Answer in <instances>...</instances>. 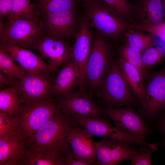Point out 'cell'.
I'll return each mask as SVG.
<instances>
[{
  "instance_id": "obj_33",
  "label": "cell",
  "mask_w": 165,
  "mask_h": 165,
  "mask_svg": "<svg viewBox=\"0 0 165 165\" xmlns=\"http://www.w3.org/2000/svg\"><path fill=\"white\" fill-rule=\"evenodd\" d=\"M132 26L135 30L157 36L165 42V24L149 26L138 25L134 24Z\"/></svg>"
},
{
  "instance_id": "obj_40",
  "label": "cell",
  "mask_w": 165,
  "mask_h": 165,
  "mask_svg": "<svg viewBox=\"0 0 165 165\" xmlns=\"http://www.w3.org/2000/svg\"><path fill=\"white\" fill-rule=\"evenodd\" d=\"M28 0V1H29V2H30V1H31V0Z\"/></svg>"
},
{
  "instance_id": "obj_39",
  "label": "cell",
  "mask_w": 165,
  "mask_h": 165,
  "mask_svg": "<svg viewBox=\"0 0 165 165\" xmlns=\"http://www.w3.org/2000/svg\"><path fill=\"white\" fill-rule=\"evenodd\" d=\"M164 6L165 7V0H164Z\"/></svg>"
},
{
  "instance_id": "obj_37",
  "label": "cell",
  "mask_w": 165,
  "mask_h": 165,
  "mask_svg": "<svg viewBox=\"0 0 165 165\" xmlns=\"http://www.w3.org/2000/svg\"><path fill=\"white\" fill-rule=\"evenodd\" d=\"M17 81L10 80L2 71H0V88L15 87Z\"/></svg>"
},
{
  "instance_id": "obj_12",
  "label": "cell",
  "mask_w": 165,
  "mask_h": 165,
  "mask_svg": "<svg viewBox=\"0 0 165 165\" xmlns=\"http://www.w3.org/2000/svg\"><path fill=\"white\" fill-rule=\"evenodd\" d=\"M83 128L75 126L69 132L62 151L64 156H74L95 164L97 142Z\"/></svg>"
},
{
  "instance_id": "obj_32",
  "label": "cell",
  "mask_w": 165,
  "mask_h": 165,
  "mask_svg": "<svg viewBox=\"0 0 165 165\" xmlns=\"http://www.w3.org/2000/svg\"><path fill=\"white\" fill-rule=\"evenodd\" d=\"M16 122L15 116L0 111V136L15 133Z\"/></svg>"
},
{
  "instance_id": "obj_28",
  "label": "cell",
  "mask_w": 165,
  "mask_h": 165,
  "mask_svg": "<svg viewBox=\"0 0 165 165\" xmlns=\"http://www.w3.org/2000/svg\"><path fill=\"white\" fill-rule=\"evenodd\" d=\"M120 57L137 68L141 72L144 81L148 79L149 74L142 59V53L130 48L126 43L122 48Z\"/></svg>"
},
{
  "instance_id": "obj_35",
  "label": "cell",
  "mask_w": 165,
  "mask_h": 165,
  "mask_svg": "<svg viewBox=\"0 0 165 165\" xmlns=\"http://www.w3.org/2000/svg\"><path fill=\"white\" fill-rule=\"evenodd\" d=\"M159 114H160V116L157 122V127L162 134L163 138L160 141L156 143L158 146H164L165 145V110Z\"/></svg>"
},
{
  "instance_id": "obj_42",
  "label": "cell",
  "mask_w": 165,
  "mask_h": 165,
  "mask_svg": "<svg viewBox=\"0 0 165 165\" xmlns=\"http://www.w3.org/2000/svg\"><path fill=\"white\" fill-rule=\"evenodd\" d=\"M164 147H165V145H164Z\"/></svg>"
},
{
  "instance_id": "obj_3",
  "label": "cell",
  "mask_w": 165,
  "mask_h": 165,
  "mask_svg": "<svg viewBox=\"0 0 165 165\" xmlns=\"http://www.w3.org/2000/svg\"><path fill=\"white\" fill-rule=\"evenodd\" d=\"M75 124L72 118L61 110L28 140L27 146L40 147L62 152L68 134Z\"/></svg>"
},
{
  "instance_id": "obj_21",
  "label": "cell",
  "mask_w": 165,
  "mask_h": 165,
  "mask_svg": "<svg viewBox=\"0 0 165 165\" xmlns=\"http://www.w3.org/2000/svg\"><path fill=\"white\" fill-rule=\"evenodd\" d=\"M64 157L61 152L27 146L23 165H64Z\"/></svg>"
},
{
  "instance_id": "obj_13",
  "label": "cell",
  "mask_w": 165,
  "mask_h": 165,
  "mask_svg": "<svg viewBox=\"0 0 165 165\" xmlns=\"http://www.w3.org/2000/svg\"><path fill=\"white\" fill-rule=\"evenodd\" d=\"M54 74L61 66L73 58V47L66 41L43 35L35 48Z\"/></svg>"
},
{
  "instance_id": "obj_8",
  "label": "cell",
  "mask_w": 165,
  "mask_h": 165,
  "mask_svg": "<svg viewBox=\"0 0 165 165\" xmlns=\"http://www.w3.org/2000/svg\"><path fill=\"white\" fill-rule=\"evenodd\" d=\"M110 53L108 46L104 38L94 37L87 63L86 82L91 89L100 85L108 68Z\"/></svg>"
},
{
  "instance_id": "obj_1",
  "label": "cell",
  "mask_w": 165,
  "mask_h": 165,
  "mask_svg": "<svg viewBox=\"0 0 165 165\" xmlns=\"http://www.w3.org/2000/svg\"><path fill=\"white\" fill-rule=\"evenodd\" d=\"M61 110L59 101L53 98L22 104L19 112L15 116L16 135L27 142L41 127Z\"/></svg>"
},
{
  "instance_id": "obj_27",
  "label": "cell",
  "mask_w": 165,
  "mask_h": 165,
  "mask_svg": "<svg viewBox=\"0 0 165 165\" xmlns=\"http://www.w3.org/2000/svg\"><path fill=\"white\" fill-rule=\"evenodd\" d=\"M40 16L33 5L27 0H13L11 13L7 20L29 18Z\"/></svg>"
},
{
  "instance_id": "obj_14",
  "label": "cell",
  "mask_w": 165,
  "mask_h": 165,
  "mask_svg": "<svg viewBox=\"0 0 165 165\" xmlns=\"http://www.w3.org/2000/svg\"><path fill=\"white\" fill-rule=\"evenodd\" d=\"M87 18L80 23L75 36V41L72 46L73 59L79 71L80 78L79 91L85 92L86 66L94 37Z\"/></svg>"
},
{
  "instance_id": "obj_31",
  "label": "cell",
  "mask_w": 165,
  "mask_h": 165,
  "mask_svg": "<svg viewBox=\"0 0 165 165\" xmlns=\"http://www.w3.org/2000/svg\"><path fill=\"white\" fill-rule=\"evenodd\" d=\"M165 56L164 53L158 48L150 47L142 53L143 62L148 69L159 63Z\"/></svg>"
},
{
  "instance_id": "obj_22",
  "label": "cell",
  "mask_w": 165,
  "mask_h": 165,
  "mask_svg": "<svg viewBox=\"0 0 165 165\" xmlns=\"http://www.w3.org/2000/svg\"><path fill=\"white\" fill-rule=\"evenodd\" d=\"M118 63L132 91L141 103L144 94V80L140 71L119 57Z\"/></svg>"
},
{
  "instance_id": "obj_4",
  "label": "cell",
  "mask_w": 165,
  "mask_h": 165,
  "mask_svg": "<svg viewBox=\"0 0 165 165\" xmlns=\"http://www.w3.org/2000/svg\"><path fill=\"white\" fill-rule=\"evenodd\" d=\"M42 35L40 16L7 20L4 22L0 20L1 43L35 50Z\"/></svg>"
},
{
  "instance_id": "obj_25",
  "label": "cell",
  "mask_w": 165,
  "mask_h": 165,
  "mask_svg": "<svg viewBox=\"0 0 165 165\" xmlns=\"http://www.w3.org/2000/svg\"><path fill=\"white\" fill-rule=\"evenodd\" d=\"M0 71L9 79L18 81L26 72L16 62L9 53L0 45Z\"/></svg>"
},
{
  "instance_id": "obj_41",
  "label": "cell",
  "mask_w": 165,
  "mask_h": 165,
  "mask_svg": "<svg viewBox=\"0 0 165 165\" xmlns=\"http://www.w3.org/2000/svg\"><path fill=\"white\" fill-rule=\"evenodd\" d=\"M134 0L135 2V1H137L138 0Z\"/></svg>"
},
{
  "instance_id": "obj_2",
  "label": "cell",
  "mask_w": 165,
  "mask_h": 165,
  "mask_svg": "<svg viewBox=\"0 0 165 165\" xmlns=\"http://www.w3.org/2000/svg\"><path fill=\"white\" fill-rule=\"evenodd\" d=\"M101 84L100 96L108 108L132 106L140 103L130 88L118 62L110 65Z\"/></svg>"
},
{
  "instance_id": "obj_30",
  "label": "cell",
  "mask_w": 165,
  "mask_h": 165,
  "mask_svg": "<svg viewBox=\"0 0 165 165\" xmlns=\"http://www.w3.org/2000/svg\"><path fill=\"white\" fill-rule=\"evenodd\" d=\"M109 6L114 9L129 23L132 18L133 4L129 0H102Z\"/></svg>"
},
{
  "instance_id": "obj_19",
  "label": "cell",
  "mask_w": 165,
  "mask_h": 165,
  "mask_svg": "<svg viewBox=\"0 0 165 165\" xmlns=\"http://www.w3.org/2000/svg\"><path fill=\"white\" fill-rule=\"evenodd\" d=\"M133 4L134 23L143 26L162 23L164 14L162 0H138Z\"/></svg>"
},
{
  "instance_id": "obj_11",
  "label": "cell",
  "mask_w": 165,
  "mask_h": 165,
  "mask_svg": "<svg viewBox=\"0 0 165 165\" xmlns=\"http://www.w3.org/2000/svg\"><path fill=\"white\" fill-rule=\"evenodd\" d=\"M40 17L43 35L66 41L75 37L78 30L75 9L55 12Z\"/></svg>"
},
{
  "instance_id": "obj_9",
  "label": "cell",
  "mask_w": 165,
  "mask_h": 165,
  "mask_svg": "<svg viewBox=\"0 0 165 165\" xmlns=\"http://www.w3.org/2000/svg\"><path fill=\"white\" fill-rule=\"evenodd\" d=\"M101 117H81L73 119L76 124L80 125L93 137L118 140L131 145H152L120 130L107 119Z\"/></svg>"
},
{
  "instance_id": "obj_17",
  "label": "cell",
  "mask_w": 165,
  "mask_h": 165,
  "mask_svg": "<svg viewBox=\"0 0 165 165\" xmlns=\"http://www.w3.org/2000/svg\"><path fill=\"white\" fill-rule=\"evenodd\" d=\"M80 75L78 68L73 58L62 65L55 79L51 90L52 98H64L75 94L74 90L79 86Z\"/></svg>"
},
{
  "instance_id": "obj_29",
  "label": "cell",
  "mask_w": 165,
  "mask_h": 165,
  "mask_svg": "<svg viewBox=\"0 0 165 165\" xmlns=\"http://www.w3.org/2000/svg\"><path fill=\"white\" fill-rule=\"evenodd\" d=\"M140 145L138 149L137 154L131 160V165H152V155L158 148V146H153L145 144Z\"/></svg>"
},
{
  "instance_id": "obj_20",
  "label": "cell",
  "mask_w": 165,
  "mask_h": 165,
  "mask_svg": "<svg viewBox=\"0 0 165 165\" xmlns=\"http://www.w3.org/2000/svg\"><path fill=\"white\" fill-rule=\"evenodd\" d=\"M26 143L16 133L0 136V165H23Z\"/></svg>"
},
{
  "instance_id": "obj_6",
  "label": "cell",
  "mask_w": 165,
  "mask_h": 165,
  "mask_svg": "<svg viewBox=\"0 0 165 165\" xmlns=\"http://www.w3.org/2000/svg\"><path fill=\"white\" fill-rule=\"evenodd\" d=\"M146 81L141 116L151 121L165 110V66L149 75Z\"/></svg>"
},
{
  "instance_id": "obj_5",
  "label": "cell",
  "mask_w": 165,
  "mask_h": 165,
  "mask_svg": "<svg viewBox=\"0 0 165 165\" xmlns=\"http://www.w3.org/2000/svg\"><path fill=\"white\" fill-rule=\"evenodd\" d=\"M90 24L105 36L113 40L126 38L131 29L130 23L105 3L85 7Z\"/></svg>"
},
{
  "instance_id": "obj_15",
  "label": "cell",
  "mask_w": 165,
  "mask_h": 165,
  "mask_svg": "<svg viewBox=\"0 0 165 165\" xmlns=\"http://www.w3.org/2000/svg\"><path fill=\"white\" fill-rule=\"evenodd\" d=\"M116 140L103 139L97 142L95 164L115 165L131 160L138 153L134 147Z\"/></svg>"
},
{
  "instance_id": "obj_26",
  "label": "cell",
  "mask_w": 165,
  "mask_h": 165,
  "mask_svg": "<svg viewBox=\"0 0 165 165\" xmlns=\"http://www.w3.org/2000/svg\"><path fill=\"white\" fill-rule=\"evenodd\" d=\"M154 35L132 28L127 34V44L133 49L142 53L146 49L152 47L154 43Z\"/></svg>"
},
{
  "instance_id": "obj_16",
  "label": "cell",
  "mask_w": 165,
  "mask_h": 165,
  "mask_svg": "<svg viewBox=\"0 0 165 165\" xmlns=\"http://www.w3.org/2000/svg\"><path fill=\"white\" fill-rule=\"evenodd\" d=\"M61 111L72 119L81 117H101L103 110L85 93L78 92L59 101Z\"/></svg>"
},
{
  "instance_id": "obj_34",
  "label": "cell",
  "mask_w": 165,
  "mask_h": 165,
  "mask_svg": "<svg viewBox=\"0 0 165 165\" xmlns=\"http://www.w3.org/2000/svg\"><path fill=\"white\" fill-rule=\"evenodd\" d=\"M13 0H0V20L7 18L12 10Z\"/></svg>"
},
{
  "instance_id": "obj_38",
  "label": "cell",
  "mask_w": 165,
  "mask_h": 165,
  "mask_svg": "<svg viewBox=\"0 0 165 165\" xmlns=\"http://www.w3.org/2000/svg\"><path fill=\"white\" fill-rule=\"evenodd\" d=\"M77 1L82 2L85 7L93 4L104 2L102 0H77Z\"/></svg>"
},
{
  "instance_id": "obj_7",
  "label": "cell",
  "mask_w": 165,
  "mask_h": 165,
  "mask_svg": "<svg viewBox=\"0 0 165 165\" xmlns=\"http://www.w3.org/2000/svg\"><path fill=\"white\" fill-rule=\"evenodd\" d=\"M132 106L107 108L104 110V114L110 118L115 126L120 130L145 141L146 138L152 134V131L143 117Z\"/></svg>"
},
{
  "instance_id": "obj_24",
  "label": "cell",
  "mask_w": 165,
  "mask_h": 165,
  "mask_svg": "<svg viewBox=\"0 0 165 165\" xmlns=\"http://www.w3.org/2000/svg\"><path fill=\"white\" fill-rule=\"evenodd\" d=\"M77 0H34L32 3L40 17L62 11L75 9Z\"/></svg>"
},
{
  "instance_id": "obj_36",
  "label": "cell",
  "mask_w": 165,
  "mask_h": 165,
  "mask_svg": "<svg viewBox=\"0 0 165 165\" xmlns=\"http://www.w3.org/2000/svg\"><path fill=\"white\" fill-rule=\"evenodd\" d=\"M64 165H89L87 163L72 156H64Z\"/></svg>"
},
{
  "instance_id": "obj_23",
  "label": "cell",
  "mask_w": 165,
  "mask_h": 165,
  "mask_svg": "<svg viewBox=\"0 0 165 165\" xmlns=\"http://www.w3.org/2000/svg\"><path fill=\"white\" fill-rule=\"evenodd\" d=\"M23 103L17 89L15 87L0 88V111L16 116Z\"/></svg>"
},
{
  "instance_id": "obj_10",
  "label": "cell",
  "mask_w": 165,
  "mask_h": 165,
  "mask_svg": "<svg viewBox=\"0 0 165 165\" xmlns=\"http://www.w3.org/2000/svg\"><path fill=\"white\" fill-rule=\"evenodd\" d=\"M53 79L51 75L26 72L15 87L22 104L32 103L52 98L51 90Z\"/></svg>"
},
{
  "instance_id": "obj_18",
  "label": "cell",
  "mask_w": 165,
  "mask_h": 165,
  "mask_svg": "<svg viewBox=\"0 0 165 165\" xmlns=\"http://www.w3.org/2000/svg\"><path fill=\"white\" fill-rule=\"evenodd\" d=\"M0 45L26 72L46 75L53 74L47 63L31 50L16 45L2 43H0Z\"/></svg>"
}]
</instances>
